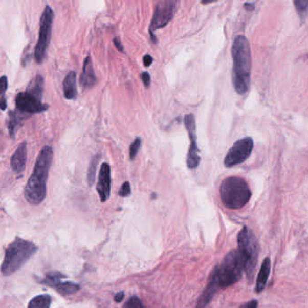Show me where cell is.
I'll return each mask as SVG.
<instances>
[{
	"mask_svg": "<svg viewBox=\"0 0 308 308\" xmlns=\"http://www.w3.org/2000/svg\"><path fill=\"white\" fill-rule=\"evenodd\" d=\"M179 7L180 2L177 0H162L156 5L150 25V34L152 40H154L153 32L166 27L174 18Z\"/></svg>",
	"mask_w": 308,
	"mask_h": 308,
	"instance_id": "8",
	"label": "cell"
},
{
	"mask_svg": "<svg viewBox=\"0 0 308 308\" xmlns=\"http://www.w3.org/2000/svg\"><path fill=\"white\" fill-rule=\"evenodd\" d=\"M238 251L245 263V271L249 281L252 282L255 274L259 257V243L252 230L244 227L238 235Z\"/></svg>",
	"mask_w": 308,
	"mask_h": 308,
	"instance_id": "6",
	"label": "cell"
},
{
	"mask_svg": "<svg viewBox=\"0 0 308 308\" xmlns=\"http://www.w3.org/2000/svg\"><path fill=\"white\" fill-rule=\"evenodd\" d=\"M141 146H142V139L140 137H136L135 141L130 146V159L135 160L137 154L139 152Z\"/></svg>",
	"mask_w": 308,
	"mask_h": 308,
	"instance_id": "25",
	"label": "cell"
},
{
	"mask_svg": "<svg viewBox=\"0 0 308 308\" xmlns=\"http://www.w3.org/2000/svg\"><path fill=\"white\" fill-rule=\"evenodd\" d=\"M52 297L49 295H40L34 297L28 304V308H50Z\"/></svg>",
	"mask_w": 308,
	"mask_h": 308,
	"instance_id": "20",
	"label": "cell"
},
{
	"mask_svg": "<svg viewBox=\"0 0 308 308\" xmlns=\"http://www.w3.org/2000/svg\"><path fill=\"white\" fill-rule=\"evenodd\" d=\"M16 109L22 113L34 114L47 111L49 106L41 102V98L33 93L26 92H20L15 98Z\"/></svg>",
	"mask_w": 308,
	"mask_h": 308,
	"instance_id": "11",
	"label": "cell"
},
{
	"mask_svg": "<svg viewBox=\"0 0 308 308\" xmlns=\"http://www.w3.org/2000/svg\"><path fill=\"white\" fill-rule=\"evenodd\" d=\"M152 63H153V58L151 57L149 54H147L143 57V64L145 66H150Z\"/></svg>",
	"mask_w": 308,
	"mask_h": 308,
	"instance_id": "31",
	"label": "cell"
},
{
	"mask_svg": "<svg viewBox=\"0 0 308 308\" xmlns=\"http://www.w3.org/2000/svg\"><path fill=\"white\" fill-rule=\"evenodd\" d=\"M294 4L297 8L301 20H304V17L306 16V14H307L308 1H306V0H297V1L294 2Z\"/></svg>",
	"mask_w": 308,
	"mask_h": 308,
	"instance_id": "24",
	"label": "cell"
},
{
	"mask_svg": "<svg viewBox=\"0 0 308 308\" xmlns=\"http://www.w3.org/2000/svg\"><path fill=\"white\" fill-rule=\"evenodd\" d=\"M97 190L101 199V202H105L110 196L111 190V169L107 163L102 165L98 175Z\"/></svg>",
	"mask_w": 308,
	"mask_h": 308,
	"instance_id": "12",
	"label": "cell"
},
{
	"mask_svg": "<svg viewBox=\"0 0 308 308\" xmlns=\"http://www.w3.org/2000/svg\"><path fill=\"white\" fill-rule=\"evenodd\" d=\"M0 109H1L2 111H5V110L7 109V101H6L5 97H3L2 99H0Z\"/></svg>",
	"mask_w": 308,
	"mask_h": 308,
	"instance_id": "34",
	"label": "cell"
},
{
	"mask_svg": "<svg viewBox=\"0 0 308 308\" xmlns=\"http://www.w3.org/2000/svg\"><path fill=\"white\" fill-rule=\"evenodd\" d=\"M220 289V286L218 285L217 280L214 277V275L212 273L211 275L210 281L207 285V289L204 290L203 294L200 296L196 308H205L207 304L210 303L212 298L214 297V295L216 293L218 289Z\"/></svg>",
	"mask_w": 308,
	"mask_h": 308,
	"instance_id": "15",
	"label": "cell"
},
{
	"mask_svg": "<svg viewBox=\"0 0 308 308\" xmlns=\"http://www.w3.org/2000/svg\"><path fill=\"white\" fill-rule=\"evenodd\" d=\"M22 121V118H20V114L16 111H11L9 113V120H8V130L9 134L12 137H15V131L17 126Z\"/></svg>",
	"mask_w": 308,
	"mask_h": 308,
	"instance_id": "22",
	"label": "cell"
},
{
	"mask_svg": "<svg viewBox=\"0 0 308 308\" xmlns=\"http://www.w3.org/2000/svg\"><path fill=\"white\" fill-rule=\"evenodd\" d=\"M27 92L42 98L43 93V78L41 75H36L27 86Z\"/></svg>",
	"mask_w": 308,
	"mask_h": 308,
	"instance_id": "18",
	"label": "cell"
},
{
	"mask_svg": "<svg viewBox=\"0 0 308 308\" xmlns=\"http://www.w3.org/2000/svg\"><path fill=\"white\" fill-rule=\"evenodd\" d=\"M114 44H115V46H116V47H117V49H118V51H120V52H124V46H123V45L121 44L120 40H119V39H114Z\"/></svg>",
	"mask_w": 308,
	"mask_h": 308,
	"instance_id": "32",
	"label": "cell"
},
{
	"mask_svg": "<svg viewBox=\"0 0 308 308\" xmlns=\"http://www.w3.org/2000/svg\"><path fill=\"white\" fill-rule=\"evenodd\" d=\"M53 18L54 13L53 8L50 6H46L41 15L39 38L34 48V59L37 64H41L46 59L47 49L51 41Z\"/></svg>",
	"mask_w": 308,
	"mask_h": 308,
	"instance_id": "7",
	"label": "cell"
},
{
	"mask_svg": "<svg viewBox=\"0 0 308 308\" xmlns=\"http://www.w3.org/2000/svg\"><path fill=\"white\" fill-rule=\"evenodd\" d=\"M257 306H258V302L256 300H252L246 304H243L240 308H257Z\"/></svg>",
	"mask_w": 308,
	"mask_h": 308,
	"instance_id": "30",
	"label": "cell"
},
{
	"mask_svg": "<svg viewBox=\"0 0 308 308\" xmlns=\"http://www.w3.org/2000/svg\"><path fill=\"white\" fill-rule=\"evenodd\" d=\"M233 56V84L237 93L244 95L251 85L252 54L248 39L238 35L232 47Z\"/></svg>",
	"mask_w": 308,
	"mask_h": 308,
	"instance_id": "2",
	"label": "cell"
},
{
	"mask_svg": "<svg viewBox=\"0 0 308 308\" xmlns=\"http://www.w3.org/2000/svg\"><path fill=\"white\" fill-rule=\"evenodd\" d=\"M141 78H142V80H143V84H144V86L146 88L150 87V75L147 72H143L142 74H141Z\"/></svg>",
	"mask_w": 308,
	"mask_h": 308,
	"instance_id": "29",
	"label": "cell"
},
{
	"mask_svg": "<svg viewBox=\"0 0 308 308\" xmlns=\"http://www.w3.org/2000/svg\"><path fill=\"white\" fill-rule=\"evenodd\" d=\"M54 289L61 295L68 296L76 293L79 289V285L72 282H60L54 286Z\"/></svg>",
	"mask_w": 308,
	"mask_h": 308,
	"instance_id": "19",
	"label": "cell"
},
{
	"mask_svg": "<svg viewBox=\"0 0 308 308\" xmlns=\"http://www.w3.org/2000/svg\"><path fill=\"white\" fill-rule=\"evenodd\" d=\"M271 259H269V258H266V259L263 260L261 266H260V270H259V274H258L257 281H256L255 289L257 293H260L261 291H263V289H265L268 279H269V277H270V274H271Z\"/></svg>",
	"mask_w": 308,
	"mask_h": 308,
	"instance_id": "17",
	"label": "cell"
},
{
	"mask_svg": "<svg viewBox=\"0 0 308 308\" xmlns=\"http://www.w3.org/2000/svg\"><path fill=\"white\" fill-rule=\"evenodd\" d=\"M123 308H143L142 301L137 297H130Z\"/></svg>",
	"mask_w": 308,
	"mask_h": 308,
	"instance_id": "26",
	"label": "cell"
},
{
	"mask_svg": "<svg viewBox=\"0 0 308 308\" xmlns=\"http://www.w3.org/2000/svg\"><path fill=\"white\" fill-rule=\"evenodd\" d=\"M252 149L253 140L251 137H245L237 141L232 146L225 157V166L226 168H233L244 163L251 156Z\"/></svg>",
	"mask_w": 308,
	"mask_h": 308,
	"instance_id": "9",
	"label": "cell"
},
{
	"mask_svg": "<svg viewBox=\"0 0 308 308\" xmlns=\"http://www.w3.org/2000/svg\"><path fill=\"white\" fill-rule=\"evenodd\" d=\"M63 94L65 99H75L78 96V89H77V73L75 72H70L66 77L64 78Z\"/></svg>",
	"mask_w": 308,
	"mask_h": 308,
	"instance_id": "16",
	"label": "cell"
},
{
	"mask_svg": "<svg viewBox=\"0 0 308 308\" xmlns=\"http://www.w3.org/2000/svg\"><path fill=\"white\" fill-rule=\"evenodd\" d=\"M63 277V275L60 274L59 272H51L46 275V278L42 280V283L49 286H52V288H54L58 283H60V279Z\"/></svg>",
	"mask_w": 308,
	"mask_h": 308,
	"instance_id": "23",
	"label": "cell"
},
{
	"mask_svg": "<svg viewBox=\"0 0 308 308\" xmlns=\"http://www.w3.org/2000/svg\"><path fill=\"white\" fill-rule=\"evenodd\" d=\"M252 192L245 179L230 176L225 179L220 187V197L223 204L229 209H240L248 203Z\"/></svg>",
	"mask_w": 308,
	"mask_h": 308,
	"instance_id": "3",
	"label": "cell"
},
{
	"mask_svg": "<svg viewBox=\"0 0 308 308\" xmlns=\"http://www.w3.org/2000/svg\"><path fill=\"white\" fill-rule=\"evenodd\" d=\"M245 271V263L238 250L229 252L222 263L215 268L213 274L216 278L220 289L235 284L240 280Z\"/></svg>",
	"mask_w": 308,
	"mask_h": 308,
	"instance_id": "5",
	"label": "cell"
},
{
	"mask_svg": "<svg viewBox=\"0 0 308 308\" xmlns=\"http://www.w3.org/2000/svg\"><path fill=\"white\" fill-rule=\"evenodd\" d=\"M8 80L7 76L0 77V95L4 94L8 90Z\"/></svg>",
	"mask_w": 308,
	"mask_h": 308,
	"instance_id": "28",
	"label": "cell"
},
{
	"mask_svg": "<svg viewBox=\"0 0 308 308\" xmlns=\"http://www.w3.org/2000/svg\"><path fill=\"white\" fill-rule=\"evenodd\" d=\"M27 146L26 142H24L22 144L18 146V148L16 149L15 153L13 154L11 157V168L13 171L16 174H21L23 173L26 165H27Z\"/></svg>",
	"mask_w": 308,
	"mask_h": 308,
	"instance_id": "13",
	"label": "cell"
},
{
	"mask_svg": "<svg viewBox=\"0 0 308 308\" xmlns=\"http://www.w3.org/2000/svg\"><path fill=\"white\" fill-rule=\"evenodd\" d=\"M185 127L188 131V137L190 140L188 156H187V166L189 169H195L200 164V149L196 143V132H195V119L194 115L188 114L185 116Z\"/></svg>",
	"mask_w": 308,
	"mask_h": 308,
	"instance_id": "10",
	"label": "cell"
},
{
	"mask_svg": "<svg viewBox=\"0 0 308 308\" xmlns=\"http://www.w3.org/2000/svg\"><path fill=\"white\" fill-rule=\"evenodd\" d=\"M53 149L45 146L38 155L34 170L25 188V197L31 204L41 203L46 196V183L53 163Z\"/></svg>",
	"mask_w": 308,
	"mask_h": 308,
	"instance_id": "1",
	"label": "cell"
},
{
	"mask_svg": "<svg viewBox=\"0 0 308 308\" xmlns=\"http://www.w3.org/2000/svg\"><path fill=\"white\" fill-rule=\"evenodd\" d=\"M100 155H96V156L91 160V164L87 170V183L90 187H92L96 181V174H97V168H98V163L100 161Z\"/></svg>",
	"mask_w": 308,
	"mask_h": 308,
	"instance_id": "21",
	"label": "cell"
},
{
	"mask_svg": "<svg viewBox=\"0 0 308 308\" xmlns=\"http://www.w3.org/2000/svg\"><path fill=\"white\" fill-rule=\"evenodd\" d=\"M37 251V247L31 241L16 238L6 250L1 272L4 276H10L23 266Z\"/></svg>",
	"mask_w": 308,
	"mask_h": 308,
	"instance_id": "4",
	"label": "cell"
},
{
	"mask_svg": "<svg viewBox=\"0 0 308 308\" xmlns=\"http://www.w3.org/2000/svg\"><path fill=\"white\" fill-rule=\"evenodd\" d=\"M97 83V77L95 75L93 63L91 55L86 56L83 64L82 73L80 75V85L83 89H91Z\"/></svg>",
	"mask_w": 308,
	"mask_h": 308,
	"instance_id": "14",
	"label": "cell"
},
{
	"mask_svg": "<svg viewBox=\"0 0 308 308\" xmlns=\"http://www.w3.org/2000/svg\"><path fill=\"white\" fill-rule=\"evenodd\" d=\"M130 194H131V186H130V183L125 182V183H123V186L121 187L120 191H119V195L122 197H126V196H129Z\"/></svg>",
	"mask_w": 308,
	"mask_h": 308,
	"instance_id": "27",
	"label": "cell"
},
{
	"mask_svg": "<svg viewBox=\"0 0 308 308\" xmlns=\"http://www.w3.org/2000/svg\"><path fill=\"white\" fill-rule=\"evenodd\" d=\"M124 292H119V293H117V295H116V297H115V300H116V302H121V301L124 299Z\"/></svg>",
	"mask_w": 308,
	"mask_h": 308,
	"instance_id": "33",
	"label": "cell"
}]
</instances>
